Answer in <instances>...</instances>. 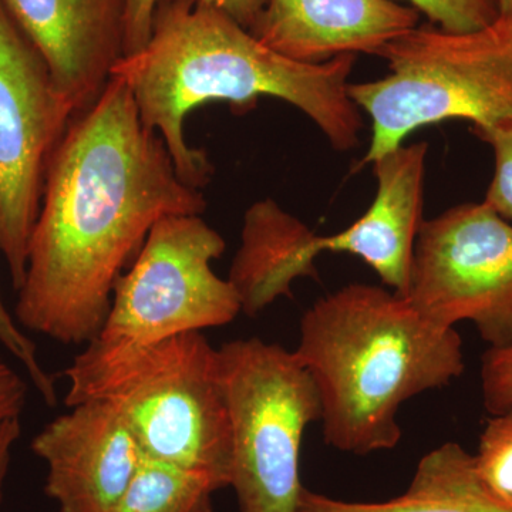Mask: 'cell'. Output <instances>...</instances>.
I'll use <instances>...</instances> for the list:
<instances>
[{
	"label": "cell",
	"instance_id": "cell-1",
	"mask_svg": "<svg viewBox=\"0 0 512 512\" xmlns=\"http://www.w3.org/2000/svg\"><path fill=\"white\" fill-rule=\"evenodd\" d=\"M205 208L201 190L181 180L163 138L144 126L130 87L111 76L50 158L18 291L19 325L62 345H89L151 229Z\"/></svg>",
	"mask_w": 512,
	"mask_h": 512
},
{
	"label": "cell",
	"instance_id": "cell-2",
	"mask_svg": "<svg viewBox=\"0 0 512 512\" xmlns=\"http://www.w3.org/2000/svg\"><path fill=\"white\" fill-rule=\"evenodd\" d=\"M355 55L326 63L295 62L259 42L221 10L191 0H161L150 42L137 55L121 57L111 76L130 87L144 126L157 131L181 180L201 190L214 174L204 150L188 146L185 117L202 104L225 101L249 107L261 96L301 110L328 138L349 151L363 128L350 99Z\"/></svg>",
	"mask_w": 512,
	"mask_h": 512
},
{
	"label": "cell",
	"instance_id": "cell-3",
	"mask_svg": "<svg viewBox=\"0 0 512 512\" xmlns=\"http://www.w3.org/2000/svg\"><path fill=\"white\" fill-rule=\"evenodd\" d=\"M295 355L318 389L325 443L356 456L396 447L402 404L464 372L456 329L369 284L343 286L313 303Z\"/></svg>",
	"mask_w": 512,
	"mask_h": 512
},
{
	"label": "cell",
	"instance_id": "cell-4",
	"mask_svg": "<svg viewBox=\"0 0 512 512\" xmlns=\"http://www.w3.org/2000/svg\"><path fill=\"white\" fill-rule=\"evenodd\" d=\"M67 407L110 403L136 437L143 457L231 481V423L217 349L188 332L119 355H77L67 367Z\"/></svg>",
	"mask_w": 512,
	"mask_h": 512
},
{
	"label": "cell",
	"instance_id": "cell-5",
	"mask_svg": "<svg viewBox=\"0 0 512 512\" xmlns=\"http://www.w3.org/2000/svg\"><path fill=\"white\" fill-rule=\"evenodd\" d=\"M389 74L349 83L350 99L372 120L363 164L403 146L421 127L461 119L471 130L512 120V22L473 32L424 23L380 50Z\"/></svg>",
	"mask_w": 512,
	"mask_h": 512
},
{
	"label": "cell",
	"instance_id": "cell-6",
	"mask_svg": "<svg viewBox=\"0 0 512 512\" xmlns=\"http://www.w3.org/2000/svg\"><path fill=\"white\" fill-rule=\"evenodd\" d=\"M217 353L239 510L296 512L303 433L322 417L311 373L295 352L258 338L231 340Z\"/></svg>",
	"mask_w": 512,
	"mask_h": 512
},
{
	"label": "cell",
	"instance_id": "cell-7",
	"mask_svg": "<svg viewBox=\"0 0 512 512\" xmlns=\"http://www.w3.org/2000/svg\"><path fill=\"white\" fill-rule=\"evenodd\" d=\"M224 251V238L201 215L158 222L117 281L106 322L83 355H119L231 323L242 312L241 302L211 266Z\"/></svg>",
	"mask_w": 512,
	"mask_h": 512
},
{
	"label": "cell",
	"instance_id": "cell-8",
	"mask_svg": "<svg viewBox=\"0 0 512 512\" xmlns=\"http://www.w3.org/2000/svg\"><path fill=\"white\" fill-rule=\"evenodd\" d=\"M404 298L436 325L470 320L490 348L511 345L512 222L485 202L424 221Z\"/></svg>",
	"mask_w": 512,
	"mask_h": 512
},
{
	"label": "cell",
	"instance_id": "cell-9",
	"mask_svg": "<svg viewBox=\"0 0 512 512\" xmlns=\"http://www.w3.org/2000/svg\"><path fill=\"white\" fill-rule=\"evenodd\" d=\"M73 117L45 59L0 3V254L16 291L47 167Z\"/></svg>",
	"mask_w": 512,
	"mask_h": 512
},
{
	"label": "cell",
	"instance_id": "cell-10",
	"mask_svg": "<svg viewBox=\"0 0 512 512\" xmlns=\"http://www.w3.org/2000/svg\"><path fill=\"white\" fill-rule=\"evenodd\" d=\"M32 450L47 466L60 512H113L140 466L136 437L106 400L89 399L46 424Z\"/></svg>",
	"mask_w": 512,
	"mask_h": 512
},
{
	"label": "cell",
	"instance_id": "cell-11",
	"mask_svg": "<svg viewBox=\"0 0 512 512\" xmlns=\"http://www.w3.org/2000/svg\"><path fill=\"white\" fill-rule=\"evenodd\" d=\"M49 67L74 116L96 103L123 57L127 0H0Z\"/></svg>",
	"mask_w": 512,
	"mask_h": 512
},
{
	"label": "cell",
	"instance_id": "cell-12",
	"mask_svg": "<svg viewBox=\"0 0 512 512\" xmlns=\"http://www.w3.org/2000/svg\"><path fill=\"white\" fill-rule=\"evenodd\" d=\"M419 19L416 9L393 0H268L249 32L279 55L320 64L342 55L379 56Z\"/></svg>",
	"mask_w": 512,
	"mask_h": 512
},
{
	"label": "cell",
	"instance_id": "cell-13",
	"mask_svg": "<svg viewBox=\"0 0 512 512\" xmlns=\"http://www.w3.org/2000/svg\"><path fill=\"white\" fill-rule=\"evenodd\" d=\"M427 143L400 146L377 158V191L369 210L349 229L359 256L399 295L409 288L414 245L423 225Z\"/></svg>",
	"mask_w": 512,
	"mask_h": 512
},
{
	"label": "cell",
	"instance_id": "cell-14",
	"mask_svg": "<svg viewBox=\"0 0 512 512\" xmlns=\"http://www.w3.org/2000/svg\"><path fill=\"white\" fill-rule=\"evenodd\" d=\"M313 235L275 201H258L249 208L228 278L245 315L256 316L279 298H291L298 278L318 279Z\"/></svg>",
	"mask_w": 512,
	"mask_h": 512
},
{
	"label": "cell",
	"instance_id": "cell-15",
	"mask_svg": "<svg viewBox=\"0 0 512 512\" xmlns=\"http://www.w3.org/2000/svg\"><path fill=\"white\" fill-rule=\"evenodd\" d=\"M296 512H512V505L488 490L473 454L446 443L421 458L412 483L383 503H349L302 487Z\"/></svg>",
	"mask_w": 512,
	"mask_h": 512
},
{
	"label": "cell",
	"instance_id": "cell-16",
	"mask_svg": "<svg viewBox=\"0 0 512 512\" xmlns=\"http://www.w3.org/2000/svg\"><path fill=\"white\" fill-rule=\"evenodd\" d=\"M220 490L207 474L143 457L113 512H212Z\"/></svg>",
	"mask_w": 512,
	"mask_h": 512
},
{
	"label": "cell",
	"instance_id": "cell-17",
	"mask_svg": "<svg viewBox=\"0 0 512 512\" xmlns=\"http://www.w3.org/2000/svg\"><path fill=\"white\" fill-rule=\"evenodd\" d=\"M474 461L488 490L512 505V410L485 424Z\"/></svg>",
	"mask_w": 512,
	"mask_h": 512
},
{
	"label": "cell",
	"instance_id": "cell-18",
	"mask_svg": "<svg viewBox=\"0 0 512 512\" xmlns=\"http://www.w3.org/2000/svg\"><path fill=\"white\" fill-rule=\"evenodd\" d=\"M431 25L447 32L483 29L501 18L500 0H409Z\"/></svg>",
	"mask_w": 512,
	"mask_h": 512
},
{
	"label": "cell",
	"instance_id": "cell-19",
	"mask_svg": "<svg viewBox=\"0 0 512 512\" xmlns=\"http://www.w3.org/2000/svg\"><path fill=\"white\" fill-rule=\"evenodd\" d=\"M473 133L493 148L495 157L493 181L483 202L501 218L512 222V120L478 128Z\"/></svg>",
	"mask_w": 512,
	"mask_h": 512
},
{
	"label": "cell",
	"instance_id": "cell-20",
	"mask_svg": "<svg viewBox=\"0 0 512 512\" xmlns=\"http://www.w3.org/2000/svg\"><path fill=\"white\" fill-rule=\"evenodd\" d=\"M0 345L23 366L33 387L49 406L57 403L56 383L42 366L33 340L26 335L18 320L6 308L0 292Z\"/></svg>",
	"mask_w": 512,
	"mask_h": 512
},
{
	"label": "cell",
	"instance_id": "cell-21",
	"mask_svg": "<svg viewBox=\"0 0 512 512\" xmlns=\"http://www.w3.org/2000/svg\"><path fill=\"white\" fill-rule=\"evenodd\" d=\"M481 393L485 410L498 416L512 410V343L488 348L481 359Z\"/></svg>",
	"mask_w": 512,
	"mask_h": 512
},
{
	"label": "cell",
	"instance_id": "cell-22",
	"mask_svg": "<svg viewBox=\"0 0 512 512\" xmlns=\"http://www.w3.org/2000/svg\"><path fill=\"white\" fill-rule=\"evenodd\" d=\"M161 0H127L123 57L140 53L150 42L153 20Z\"/></svg>",
	"mask_w": 512,
	"mask_h": 512
},
{
	"label": "cell",
	"instance_id": "cell-23",
	"mask_svg": "<svg viewBox=\"0 0 512 512\" xmlns=\"http://www.w3.org/2000/svg\"><path fill=\"white\" fill-rule=\"evenodd\" d=\"M28 396V384L0 356V423L20 417Z\"/></svg>",
	"mask_w": 512,
	"mask_h": 512
},
{
	"label": "cell",
	"instance_id": "cell-24",
	"mask_svg": "<svg viewBox=\"0 0 512 512\" xmlns=\"http://www.w3.org/2000/svg\"><path fill=\"white\" fill-rule=\"evenodd\" d=\"M191 2L221 10L242 28L251 30L264 12L268 0H191Z\"/></svg>",
	"mask_w": 512,
	"mask_h": 512
},
{
	"label": "cell",
	"instance_id": "cell-25",
	"mask_svg": "<svg viewBox=\"0 0 512 512\" xmlns=\"http://www.w3.org/2000/svg\"><path fill=\"white\" fill-rule=\"evenodd\" d=\"M22 434L20 417L0 423V500H2L3 484L8 476L12 450Z\"/></svg>",
	"mask_w": 512,
	"mask_h": 512
},
{
	"label": "cell",
	"instance_id": "cell-26",
	"mask_svg": "<svg viewBox=\"0 0 512 512\" xmlns=\"http://www.w3.org/2000/svg\"><path fill=\"white\" fill-rule=\"evenodd\" d=\"M501 18L512 22V0H500Z\"/></svg>",
	"mask_w": 512,
	"mask_h": 512
}]
</instances>
